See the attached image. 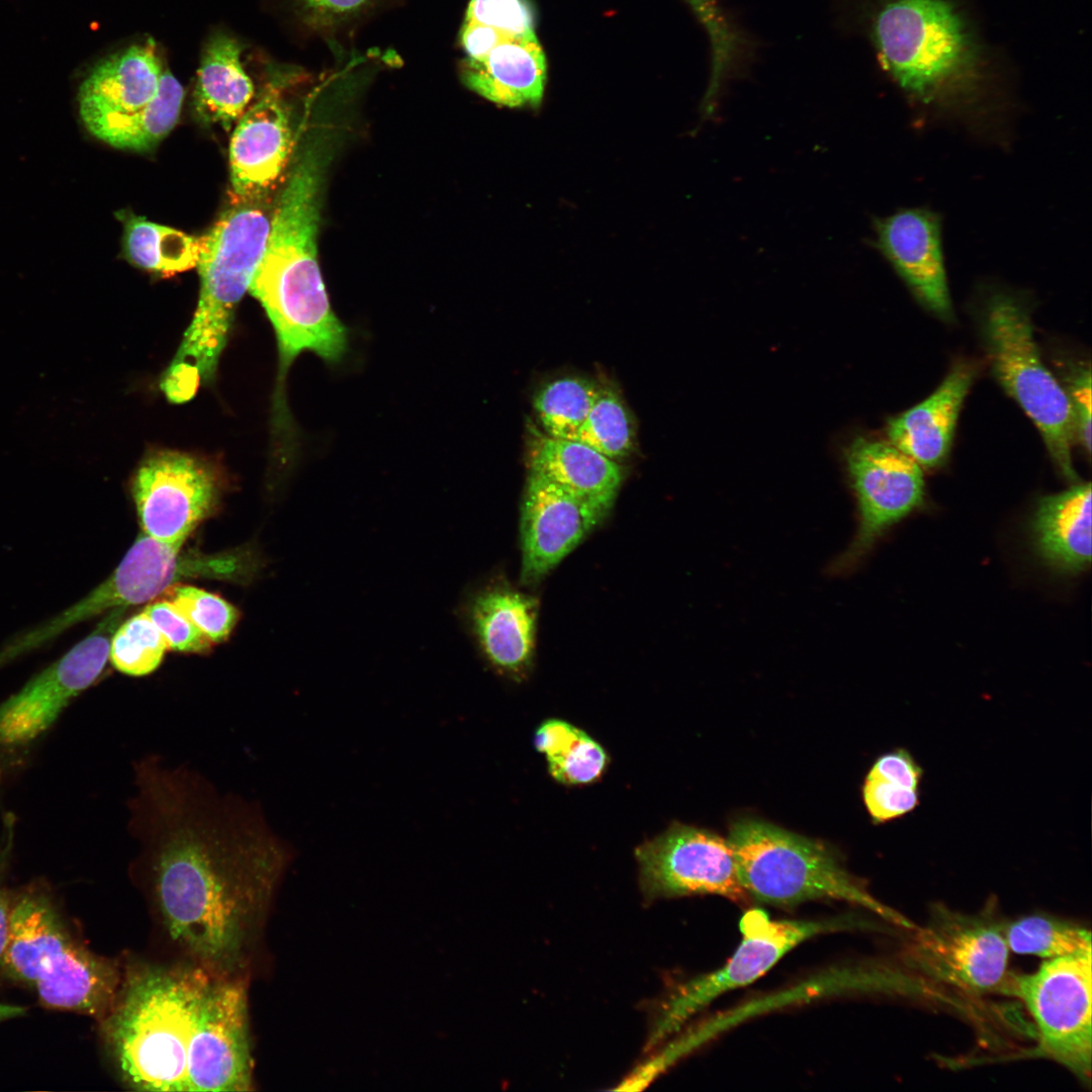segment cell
I'll list each match as a JSON object with an SVG mask.
<instances>
[{
    "label": "cell",
    "mask_w": 1092,
    "mask_h": 1092,
    "mask_svg": "<svg viewBox=\"0 0 1092 1092\" xmlns=\"http://www.w3.org/2000/svg\"><path fill=\"white\" fill-rule=\"evenodd\" d=\"M132 771L129 834L164 927L228 976L257 938L292 849L257 803L221 793L192 768L147 754Z\"/></svg>",
    "instance_id": "obj_1"
},
{
    "label": "cell",
    "mask_w": 1092,
    "mask_h": 1092,
    "mask_svg": "<svg viewBox=\"0 0 1092 1092\" xmlns=\"http://www.w3.org/2000/svg\"><path fill=\"white\" fill-rule=\"evenodd\" d=\"M104 1030L123 1080L152 1092L252 1088L243 982L201 968H153L126 981Z\"/></svg>",
    "instance_id": "obj_2"
},
{
    "label": "cell",
    "mask_w": 1092,
    "mask_h": 1092,
    "mask_svg": "<svg viewBox=\"0 0 1092 1092\" xmlns=\"http://www.w3.org/2000/svg\"><path fill=\"white\" fill-rule=\"evenodd\" d=\"M869 37L905 96L925 109L978 114L1000 67L962 0H870Z\"/></svg>",
    "instance_id": "obj_3"
},
{
    "label": "cell",
    "mask_w": 1092,
    "mask_h": 1092,
    "mask_svg": "<svg viewBox=\"0 0 1092 1092\" xmlns=\"http://www.w3.org/2000/svg\"><path fill=\"white\" fill-rule=\"evenodd\" d=\"M270 218L255 204H238L200 238V292L193 318L161 379L173 403L191 399L216 371L236 307L249 291L263 255Z\"/></svg>",
    "instance_id": "obj_4"
},
{
    "label": "cell",
    "mask_w": 1092,
    "mask_h": 1092,
    "mask_svg": "<svg viewBox=\"0 0 1092 1092\" xmlns=\"http://www.w3.org/2000/svg\"><path fill=\"white\" fill-rule=\"evenodd\" d=\"M323 155L296 159L270 219L266 246L249 291L270 321L303 325L333 311L317 261Z\"/></svg>",
    "instance_id": "obj_5"
},
{
    "label": "cell",
    "mask_w": 1092,
    "mask_h": 1092,
    "mask_svg": "<svg viewBox=\"0 0 1092 1092\" xmlns=\"http://www.w3.org/2000/svg\"><path fill=\"white\" fill-rule=\"evenodd\" d=\"M727 839L744 890L759 903L787 907L845 901L903 928L916 927L871 895L823 842L753 817L736 820Z\"/></svg>",
    "instance_id": "obj_6"
},
{
    "label": "cell",
    "mask_w": 1092,
    "mask_h": 1092,
    "mask_svg": "<svg viewBox=\"0 0 1092 1092\" xmlns=\"http://www.w3.org/2000/svg\"><path fill=\"white\" fill-rule=\"evenodd\" d=\"M2 970L49 1008L103 1016L116 1000L114 964L75 939L51 901L37 892L12 902Z\"/></svg>",
    "instance_id": "obj_7"
},
{
    "label": "cell",
    "mask_w": 1092,
    "mask_h": 1092,
    "mask_svg": "<svg viewBox=\"0 0 1092 1092\" xmlns=\"http://www.w3.org/2000/svg\"><path fill=\"white\" fill-rule=\"evenodd\" d=\"M983 336L993 373L1039 431L1052 461L1078 482L1072 446L1076 427L1067 390L1043 363L1024 300L994 289L983 309Z\"/></svg>",
    "instance_id": "obj_8"
},
{
    "label": "cell",
    "mask_w": 1092,
    "mask_h": 1092,
    "mask_svg": "<svg viewBox=\"0 0 1092 1092\" xmlns=\"http://www.w3.org/2000/svg\"><path fill=\"white\" fill-rule=\"evenodd\" d=\"M258 567V557L250 548L215 553L183 551L182 547L166 544L142 532L115 570L86 597L51 619V624L61 634L111 609L151 601L185 579L245 583L253 578Z\"/></svg>",
    "instance_id": "obj_9"
},
{
    "label": "cell",
    "mask_w": 1092,
    "mask_h": 1092,
    "mask_svg": "<svg viewBox=\"0 0 1092 1092\" xmlns=\"http://www.w3.org/2000/svg\"><path fill=\"white\" fill-rule=\"evenodd\" d=\"M1091 950L1044 960L1030 974H1009L1005 995L1018 997L1035 1022L1037 1053L1090 1083Z\"/></svg>",
    "instance_id": "obj_10"
},
{
    "label": "cell",
    "mask_w": 1092,
    "mask_h": 1092,
    "mask_svg": "<svg viewBox=\"0 0 1092 1092\" xmlns=\"http://www.w3.org/2000/svg\"><path fill=\"white\" fill-rule=\"evenodd\" d=\"M861 923L850 916L775 920L762 909L746 911L740 920L741 940L734 953L719 969L679 987L666 1002L650 1044L674 1032L719 996L760 978L803 941L823 933L856 928Z\"/></svg>",
    "instance_id": "obj_11"
},
{
    "label": "cell",
    "mask_w": 1092,
    "mask_h": 1092,
    "mask_svg": "<svg viewBox=\"0 0 1092 1092\" xmlns=\"http://www.w3.org/2000/svg\"><path fill=\"white\" fill-rule=\"evenodd\" d=\"M912 931L907 960L916 970L965 992L1004 993L1009 948L1001 922L935 906L927 924Z\"/></svg>",
    "instance_id": "obj_12"
},
{
    "label": "cell",
    "mask_w": 1092,
    "mask_h": 1092,
    "mask_svg": "<svg viewBox=\"0 0 1092 1092\" xmlns=\"http://www.w3.org/2000/svg\"><path fill=\"white\" fill-rule=\"evenodd\" d=\"M639 886L646 900L716 895L736 903L744 890L728 839L692 825L674 823L634 851Z\"/></svg>",
    "instance_id": "obj_13"
},
{
    "label": "cell",
    "mask_w": 1092,
    "mask_h": 1092,
    "mask_svg": "<svg viewBox=\"0 0 1092 1092\" xmlns=\"http://www.w3.org/2000/svg\"><path fill=\"white\" fill-rule=\"evenodd\" d=\"M221 488L218 471L197 456L174 450L149 454L131 481L142 532L182 547L216 510Z\"/></svg>",
    "instance_id": "obj_14"
},
{
    "label": "cell",
    "mask_w": 1092,
    "mask_h": 1092,
    "mask_svg": "<svg viewBox=\"0 0 1092 1092\" xmlns=\"http://www.w3.org/2000/svg\"><path fill=\"white\" fill-rule=\"evenodd\" d=\"M126 610L119 607L106 612L88 636L0 706V744H23L36 738L98 678Z\"/></svg>",
    "instance_id": "obj_15"
},
{
    "label": "cell",
    "mask_w": 1092,
    "mask_h": 1092,
    "mask_svg": "<svg viewBox=\"0 0 1092 1092\" xmlns=\"http://www.w3.org/2000/svg\"><path fill=\"white\" fill-rule=\"evenodd\" d=\"M852 486L857 496V534L835 568L848 569L874 543L924 499L921 466L890 442L855 439L846 453Z\"/></svg>",
    "instance_id": "obj_16"
},
{
    "label": "cell",
    "mask_w": 1092,
    "mask_h": 1092,
    "mask_svg": "<svg viewBox=\"0 0 1092 1092\" xmlns=\"http://www.w3.org/2000/svg\"><path fill=\"white\" fill-rule=\"evenodd\" d=\"M611 508L530 472L521 509L522 582L534 583L545 576Z\"/></svg>",
    "instance_id": "obj_17"
},
{
    "label": "cell",
    "mask_w": 1092,
    "mask_h": 1092,
    "mask_svg": "<svg viewBox=\"0 0 1092 1092\" xmlns=\"http://www.w3.org/2000/svg\"><path fill=\"white\" fill-rule=\"evenodd\" d=\"M875 247L915 298L935 315L952 317L941 219L927 208L900 209L874 221Z\"/></svg>",
    "instance_id": "obj_18"
},
{
    "label": "cell",
    "mask_w": 1092,
    "mask_h": 1092,
    "mask_svg": "<svg viewBox=\"0 0 1092 1092\" xmlns=\"http://www.w3.org/2000/svg\"><path fill=\"white\" fill-rule=\"evenodd\" d=\"M288 112L276 90L238 120L230 144L231 188L238 204H255L276 187L291 152Z\"/></svg>",
    "instance_id": "obj_19"
},
{
    "label": "cell",
    "mask_w": 1092,
    "mask_h": 1092,
    "mask_svg": "<svg viewBox=\"0 0 1092 1092\" xmlns=\"http://www.w3.org/2000/svg\"><path fill=\"white\" fill-rule=\"evenodd\" d=\"M537 603L532 597L502 584L488 585L465 605L464 616L488 663L512 677L531 665Z\"/></svg>",
    "instance_id": "obj_20"
},
{
    "label": "cell",
    "mask_w": 1092,
    "mask_h": 1092,
    "mask_svg": "<svg viewBox=\"0 0 1092 1092\" xmlns=\"http://www.w3.org/2000/svg\"><path fill=\"white\" fill-rule=\"evenodd\" d=\"M974 373L968 364L953 366L927 398L889 421V442L921 467L941 465L949 454L958 418Z\"/></svg>",
    "instance_id": "obj_21"
},
{
    "label": "cell",
    "mask_w": 1092,
    "mask_h": 1092,
    "mask_svg": "<svg viewBox=\"0 0 1092 1092\" xmlns=\"http://www.w3.org/2000/svg\"><path fill=\"white\" fill-rule=\"evenodd\" d=\"M463 84L483 98L507 107H538L543 99L547 62L537 37L508 38L481 60L465 58Z\"/></svg>",
    "instance_id": "obj_22"
},
{
    "label": "cell",
    "mask_w": 1092,
    "mask_h": 1092,
    "mask_svg": "<svg viewBox=\"0 0 1092 1092\" xmlns=\"http://www.w3.org/2000/svg\"><path fill=\"white\" fill-rule=\"evenodd\" d=\"M164 74L153 46L134 44L99 64L80 87V115L87 124L150 103Z\"/></svg>",
    "instance_id": "obj_23"
},
{
    "label": "cell",
    "mask_w": 1092,
    "mask_h": 1092,
    "mask_svg": "<svg viewBox=\"0 0 1092 1092\" xmlns=\"http://www.w3.org/2000/svg\"><path fill=\"white\" fill-rule=\"evenodd\" d=\"M1036 552L1052 568L1069 574L1091 562V484L1076 482L1041 497L1031 520Z\"/></svg>",
    "instance_id": "obj_24"
},
{
    "label": "cell",
    "mask_w": 1092,
    "mask_h": 1092,
    "mask_svg": "<svg viewBox=\"0 0 1092 1092\" xmlns=\"http://www.w3.org/2000/svg\"><path fill=\"white\" fill-rule=\"evenodd\" d=\"M528 461L530 472L579 496L612 506L623 480L617 461L578 441L546 434L534 433Z\"/></svg>",
    "instance_id": "obj_25"
},
{
    "label": "cell",
    "mask_w": 1092,
    "mask_h": 1092,
    "mask_svg": "<svg viewBox=\"0 0 1092 1092\" xmlns=\"http://www.w3.org/2000/svg\"><path fill=\"white\" fill-rule=\"evenodd\" d=\"M253 95V83L241 63L240 44L226 35H216L207 44L197 72L193 95L197 114L229 129L246 111Z\"/></svg>",
    "instance_id": "obj_26"
},
{
    "label": "cell",
    "mask_w": 1092,
    "mask_h": 1092,
    "mask_svg": "<svg viewBox=\"0 0 1092 1092\" xmlns=\"http://www.w3.org/2000/svg\"><path fill=\"white\" fill-rule=\"evenodd\" d=\"M184 97L180 82L164 71L159 91L144 107L107 115L87 124L97 139L118 149L147 151L157 146L176 125Z\"/></svg>",
    "instance_id": "obj_27"
},
{
    "label": "cell",
    "mask_w": 1092,
    "mask_h": 1092,
    "mask_svg": "<svg viewBox=\"0 0 1092 1092\" xmlns=\"http://www.w3.org/2000/svg\"><path fill=\"white\" fill-rule=\"evenodd\" d=\"M123 250L135 266L173 275L197 266L200 238L141 216H130L124 228Z\"/></svg>",
    "instance_id": "obj_28"
},
{
    "label": "cell",
    "mask_w": 1092,
    "mask_h": 1092,
    "mask_svg": "<svg viewBox=\"0 0 1092 1092\" xmlns=\"http://www.w3.org/2000/svg\"><path fill=\"white\" fill-rule=\"evenodd\" d=\"M1009 949L1052 960L1091 950L1088 929L1053 916L1032 914L1002 923Z\"/></svg>",
    "instance_id": "obj_29"
},
{
    "label": "cell",
    "mask_w": 1092,
    "mask_h": 1092,
    "mask_svg": "<svg viewBox=\"0 0 1092 1092\" xmlns=\"http://www.w3.org/2000/svg\"><path fill=\"white\" fill-rule=\"evenodd\" d=\"M601 387L576 376L545 384L534 397V408L546 435L573 440L593 407Z\"/></svg>",
    "instance_id": "obj_30"
},
{
    "label": "cell",
    "mask_w": 1092,
    "mask_h": 1092,
    "mask_svg": "<svg viewBox=\"0 0 1092 1092\" xmlns=\"http://www.w3.org/2000/svg\"><path fill=\"white\" fill-rule=\"evenodd\" d=\"M573 440L618 461L628 456L634 444V429L621 397L613 389L600 393Z\"/></svg>",
    "instance_id": "obj_31"
},
{
    "label": "cell",
    "mask_w": 1092,
    "mask_h": 1092,
    "mask_svg": "<svg viewBox=\"0 0 1092 1092\" xmlns=\"http://www.w3.org/2000/svg\"><path fill=\"white\" fill-rule=\"evenodd\" d=\"M168 648L163 635L141 612L124 622L114 631L110 647L109 661L118 671L132 675H146L158 668Z\"/></svg>",
    "instance_id": "obj_32"
},
{
    "label": "cell",
    "mask_w": 1092,
    "mask_h": 1092,
    "mask_svg": "<svg viewBox=\"0 0 1092 1092\" xmlns=\"http://www.w3.org/2000/svg\"><path fill=\"white\" fill-rule=\"evenodd\" d=\"M166 593L169 601L213 644L226 640L237 625L239 611L212 593L180 583Z\"/></svg>",
    "instance_id": "obj_33"
},
{
    "label": "cell",
    "mask_w": 1092,
    "mask_h": 1092,
    "mask_svg": "<svg viewBox=\"0 0 1092 1092\" xmlns=\"http://www.w3.org/2000/svg\"><path fill=\"white\" fill-rule=\"evenodd\" d=\"M606 749L581 729L555 753L546 757L550 776L565 786H584L598 782L609 764Z\"/></svg>",
    "instance_id": "obj_34"
},
{
    "label": "cell",
    "mask_w": 1092,
    "mask_h": 1092,
    "mask_svg": "<svg viewBox=\"0 0 1092 1092\" xmlns=\"http://www.w3.org/2000/svg\"><path fill=\"white\" fill-rule=\"evenodd\" d=\"M464 20L496 28L515 38L537 37L535 14L528 0H470Z\"/></svg>",
    "instance_id": "obj_35"
},
{
    "label": "cell",
    "mask_w": 1092,
    "mask_h": 1092,
    "mask_svg": "<svg viewBox=\"0 0 1092 1092\" xmlns=\"http://www.w3.org/2000/svg\"><path fill=\"white\" fill-rule=\"evenodd\" d=\"M143 612L167 642L168 648L185 653H206L212 642L169 600L153 602Z\"/></svg>",
    "instance_id": "obj_36"
},
{
    "label": "cell",
    "mask_w": 1092,
    "mask_h": 1092,
    "mask_svg": "<svg viewBox=\"0 0 1092 1092\" xmlns=\"http://www.w3.org/2000/svg\"><path fill=\"white\" fill-rule=\"evenodd\" d=\"M862 800L875 823H885L912 812L920 802V791L867 774Z\"/></svg>",
    "instance_id": "obj_37"
},
{
    "label": "cell",
    "mask_w": 1092,
    "mask_h": 1092,
    "mask_svg": "<svg viewBox=\"0 0 1092 1092\" xmlns=\"http://www.w3.org/2000/svg\"><path fill=\"white\" fill-rule=\"evenodd\" d=\"M313 28L332 30L370 10L378 0H298Z\"/></svg>",
    "instance_id": "obj_38"
},
{
    "label": "cell",
    "mask_w": 1092,
    "mask_h": 1092,
    "mask_svg": "<svg viewBox=\"0 0 1092 1092\" xmlns=\"http://www.w3.org/2000/svg\"><path fill=\"white\" fill-rule=\"evenodd\" d=\"M868 774L919 790L923 769L911 752L896 748L879 756Z\"/></svg>",
    "instance_id": "obj_39"
},
{
    "label": "cell",
    "mask_w": 1092,
    "mask_h": 1092,
    "mask_svg": "<svg viewBox=\"0 0 1092 1092\" xmlns=\"http://www.w3.org/2000/svg\"><path fill=\"white\" fill-rule=\"evenodd\" d=\"M1076 427V437L1087 454L1091 452V371L1082 368L1071 379L1067 390Z\"/></svg>",
    "instance_id": "obj_40"
},
{
    "label": "cell",
    "mask_w": 1092,
    "mask_h": 1092,
    "mask_svg": "<svg viewBox=\"0 0 1092 1092\" xmlns=\"http://www.w3.org/2000/svg\"><path fill=\"white\" fill-rule=\"evenodd\" d=\"M508 38L500 30L470 21H463L460 30V42L467 59L481 60L497 44Z\"/></svg>",
    "instance_id": "obj_41"
},
{
    "label": "cell",
    "mask_w": 1092,
    "mask_h": 1092,
    "mask_svg": "<svg viewBox=\"0 0 1092 1092\" xmlns=\"http://www.w3.org/2000/svg\"><path fill=\"white\" fill-rule=\"evenodd\" d=\"M12 902L6 892L0 888V969L2 970L7 948Z\"/></svg>",
    "instance_id": "obj_42"
},
{
    "label": "cell",
    "mask_w": 1092,
    "mask_h": 1092,
    "mask_svg": "<svg viewBox=\"0 0 1092 1092\" xmlns=\"http://www.w3.org/2000/svg\"><path fill=\"white\" fill-rule=\"evenodd\" d=\"M24 1012L23 1007L0 1003V1021L20 1016Z\"/></svg>",
    "instance_id": "obj_43"
}]
</instances>
